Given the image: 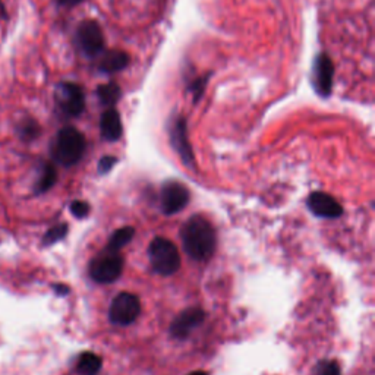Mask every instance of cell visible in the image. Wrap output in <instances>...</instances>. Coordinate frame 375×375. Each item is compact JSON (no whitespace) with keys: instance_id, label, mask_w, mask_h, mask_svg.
Here are the masks:
<instances>
[{"instance_id":"16","label":"cell","mask_w":375,"mask_h":375,"mask_svg":"<svg viewBox=\"0 0 375 375\" xmlns=\"http://www.w3.org/2000/svg\"><path fill=\"white\" fill-rule=\"evenodd\" d=\"M134 234H135V229L129 226L116 230L112 236H110L106 249H109V251L119 253L125 245H128L132 241Z\"/></svg>"},{"instance_id":"8","label":"cell","mask_w":375,"mask_h":375,"mask_svg":"<svg viewBox=\"0 0 375 375\" xmlns=\"http://www.w3.org/2000/svg\"><path fill=\"white\" fill-rule=\"evenodd\" d=\"M161 210L166 216H172L182 212L189 202L188 188L177 182V180H169L161 188Z\"/></svg>"},{"instance_id":"27","label":"cell","mask_w":375,"mask_h":375,"mask_svg":"<svg viewBox=\"0 0 375 375\" xmlns=\"http://www.w3.org/2000/svg\"><path fill=\"white\" fill-rule=\"evenodd\" d=\"M0 18H8V13H6V8H5V5L2 3V2H0Z\"/></svg>"},{"instance_id":"20","label":"cell","mask_w":375,"mask_h":375,"mask_svg":"<svg viewBox=\"0 0 375 375\" xmlns=\"http://www.w3.org/2000/svg\"><path fill=\"white\" fill-rule=\"evenodd\" d=\"M67 233V225L66 223H61V225H56V226H53L46 234H45V238H43V245L49 246V245H53V244H56L59 241H62L65 236Z\"/></svg>"},{"instance_id":"1","label":"cell","mask_w":375,"mask_h":375,"mask_svg":"<svg viewBox=\"0 0 375 375\" xmlns=\"http://www.w3.org/2000/svg\"><path fill=\"white\" fill-rule=\"evenodd\" d=\"M185 253L196 261H207L214 254L217 236L213 225L201 216H192L180 230Z\"/></svg>"},{"instance_id":"6","label":"cell","mask_w":375,"mask_h":375,"mask_svg":"<svg viewBox=\"0 0 375 375\" xmlns=\"http://www.w3.org/2000/svg\"><path fill=\"white\" fill-rule=\"evenodd\" d=\"M54 100L61 112L69 118H78L86 109V95L74 82H61L54 91Z\"/></svg>"},{"instance_id":"25","label":"cell","mask_w":375,"mask_h":375,"mask_svg":"<svg viewBox=\"0 0 375 375\" xmlns=\"http://www.w3.org/2000/svg\"><path fill=\"white\" fill-rule=\"evenodd\" d=\"M56 2H58V5H61L63 8H74V6L84 2V0H56Z\"/></svg>"},{"instance_id":"4","label":"cell","mask_w":375,"mask_h":375,"mask_svg":"<svg viewBox=\"0 0 375 375\" xmlns=\"http://www.w3.org/2000/svg\"><path fill=\"white\" fill-rule=\"evenodd\" d=\"M123 271V258L119 253L104 249L102 254L91 260L88 273L90 277L102 285L116 282Z\"/></svg>"},{"instance_id":"10","label":"cell","mask_w":375,"mask_h":375,"mask_svg":"<svg viewBox=\"0 0 375 375\" xmlns=\"http://www.w3.org/2000/svg\"><path fill=\"white\" fill-rule=\"evenodd\" d=\"M170 143L175 151L182 159L185 166H193V151L188 138V127L186 120L182 116H175L169 127Z\"/></svg>"},{"instance_id":"15","label":"cell","mask_w":375,"mask_h":375,"mask_svg":"<svg viewBox=\"0 0 375 375\" xmlns=\"http://www.w3.org/2000/svg\"><path fill=\"white\" fill-rule=\"evenodd\" d=\"M103 365V360L99 355H95L93 352H84L77 364V371L81 375H97L100 372Z\"/></svg>"},{"instance_id":"19","label":"cell","mask_w":375,"mask_h":375,"mask_svg":"<svg viewBox=\"0 0 375 375\" xmlns=\"http://www.w3.org/2000/svg\"><path fill=\"white\" fill-rule=\"evenodd\" d=\"M120 87L116 82H109V84H103L97 88V95H99V100L102 102L103 106H113L119 102L120 99Z\"/></svg>"},{"instance_id":"3","label":"cell","mask_w":375,"mask_h":375,"mask_svg":"<svg viewBox=\"0 0 375 375\" xmlns=\"http://www.w3.org/2000/svg\"><path fill=\"white\" fill-rule=\"evenodd\" d=\"M148 260L152 270L161 276H172L180 267V254L176 245L160 236L150 242Z\"/></svg>"},{"instance_id":"21","label":"cell","mask_w":375,"mask_h":375,"mask_svg":"<svg viewBox=\"0 0 375 375\" xmlns=\"http://www.w3.org/2000/svg\"><path fill=\"white\" fill-rule=\"evenodd\" d=\"M208 77L210 75H204V77H198L193 79L191 84H189V93L193 95V103H197L200 99H201V95L207 87V82H208Z\"/></svg>"},{"instance_id":"28","label":"cell","mask_w":375,"mask_h":375,"mask_svg":"<svg viewBox=\"0 0 375 375\" xmlns=\"http://www.w3.org/2000/svg\"><path fill=\"white\" fill-rule=\"evenodd\" d=\"M189 375H208V374L204 371H196V372H191Z\"/></svg>"},{"instance_id":"18","label":"cell","mask_w":375,"mask_h":375,"mask_svg":"<svg viewBox=\"0 0 375 375\" xmlns=\"http://www.w3.org/2000/svg\"><path fill=\"white\" fill-rule=\"evenodd\" d=\"M56 180H58L56 168H54V166L50 163H46L43 166V170H41V175L35 184V192L37 193L47 192L54 184H56Z\"/></svg>"},{"instance_id":"14","label":"cell","mask_w":375,"mask_h":375,"mask_svg":"<svg viewBox=\"0 0 375 375\" xmlns=\"http://www.w3.org/2000/svg\"><path fill=\"white\" fill-rule=\"evenodd\" d=\"M129 65V56L122 50H112L103 54L99 69L103 74H115Z\"/></svg>"},{"instance_id":"22","label":"cell","mask_w":375,"mask_h":375,"mask_svg":"<svg viewBox=\"0 0 375 375\" xmlns=\"http://www.w3.org/2000/svg\"><path fill=\"white\" fill-rule=\"evenodd\" d=\"M317 375H340V368L335 360H324L317 367Z\"/></svg>"},{"instance_id":"26","label":"cell","mask_w":375,"mask_h":375,"mask_svg":"<svg viewBox=\"0 0 375 375\" xmlns=\"http://www.w3.org/2000/svg\"><path fill=\"white\" fill-rule=\"evenodd\" d=\"M53 290L61 296H65L69 294V287L66 285H53Z\"/></svg>"},{"instance_id":"17","label":"cell","mask_w":375,"mask_h":375,"mask_svg":"<svg viewBox=\"0 0 375 375\" xmlns=\"http://www.w3.org/2000/svg\"><path fill=\"white\" fill-rule=\"evenodd\" d=\"M17 132H18V135H19V138L22 141L31 143V141L37 140V138L40 136L41 128H40V125H38V122L35 119L25 118L18 123Z\"/></svg>"},{"instance_id":"2","label":"cell","mask_w":375,"mask_h":375,"mask_svg":"<svg viewBox=\"0 0 375 375\" xmlns=\"http://www.w3.org/2000/svg\"><path fill=\"white\" fill-rule=\"evenodd\" d=\"M86 152V138L77 128H62L51 145V156L65 168L75 166Z\"/></svg>"},{"instance_id":"9","label":"cell","mask_w":375,"mask_h":375,"mask_svg":"<svg viewBox=\"0 0 375 375\" xmlns=\"http://www.w3.org/2000/svg\"><path fill=\"white\" fill-rule=\"evenodd\" d=\"M333 79H335V65L327 54H318L312 66V86L318 95L330 97L333 90Z\"/></svg>"},{"instance_id":"5","label":"cell","mask_w":375,"mask_h":375,"mask_svg":"<svg viewBox=\"0 0 375 375\" xmlns=\"http://www.w3.org/2000/svg\"><path fill=\"white\" fill-rule=\"evenodd\" d=\"M75 41L79 51L88 59L97 58L104 50V35L100 25L95 21L81 22L75 34Z\"/></svg>"},{"instance_id":"7","label":"cell","mask_w":375,"mask_h":375,"mask_svg":"<svg viewBox=\"0 0 375 375\" xmlns=\"http://www.w3.org/2000/svg\"><path fill=\"white\" fill-rule=\"evenodd\" d=\"M141 314V302L136 295L129 292H122L119 294L112 305H110L109 318L110 321L118 326H129Z\"/></svg>"},{"instance_id":"11","label":"cell","mask_w":375,"mask_h":375,"mask_svg":"<svg viewBox=\"0 0 375 375\" xmlns=\"http://www.w3.org/2000/svg\"><path fill=\"white\" fill-rule=\"evenodd\" d=\"M205 314L201 308H188L184 312H180L170 327V335L175 339L184 340L189 337L191 333L200 327L204 323Z\"/></svg>"},{"instance_id":"12","label":"cell","mask_w":375,"mask_h":375,"mask_svg":"<svg viewBox=\"0 0 375 375\" xmlns=\"http://www.w3.org/2000/svg\"><path fill=\"white\" fill-rule=\"evenodd\" d=\"M308 208L314 216L321 218H337L343 213L337 200L326 192H312L308 198Z\"/></svg>"},{"instance_id":"24","label":"cell","mask_w":375,"mask_h":375,"mask_svg":"<svg viewBox=\"0 0 375 375\" xmlns=\"http://www.w3.org/2000/svg\"><path fill=\"white\" fill-rule=\"evenodd\" d=\"M116 157H112V156H106L100 160L99 163V173L100 175H104V173H109L110 170H112L113 166L116 164Z\"/></svg>"},{"instance_id":"23","label":"cell","mask_w":375,"mask_h":375,"mask_svg":"<svg viewBox=\"0 0 375 375\" xmlns=\"http://www.w3.org/2000/svg\"><path fill=\"white\" fill-rule=\"evenodd\" d=\"M69 210L77 218H84L90 214V204L86 201H74L69 207Z\"/></svg>"},{"instance_id":"13","label":"cell","mask_w":375,"mask_h":375,"mask_svg":"<svg viewBox=\"0 0 375 375\" xmlns=\"http://www.w3.org/2000/svg\"><path fill=\"white\" fill-rule=\"evenodd\" d=\"M100 132H102L103 140L109 143H115L120 140V136L123 134V127H122L120 115L115 109H109L102 115Z\"/></svg>"}]
</instances>
